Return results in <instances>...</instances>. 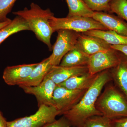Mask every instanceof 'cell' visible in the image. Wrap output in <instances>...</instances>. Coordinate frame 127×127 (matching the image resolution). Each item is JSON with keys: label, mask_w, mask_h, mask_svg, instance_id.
I'll return each mask as SVG.
<instances>
[{"label": "cell", "mask_w": 127, "mask_h": 127, "mask_svg": "<svg viewBox=\"0 0 127 127\" xmlns=\"http://www.w3.org/2000/svg\"><path fill=\"white\" fill-rule=\"evenodd\" d=\"M112 81L109 69L97 74L93 83L77 104L63 114L69 122L71 127H84L89 118L102 116L95 107L98 98L105 85Z\"/></svg>", "instance_id": "cell-1"}, {"label": "cell", "mask_w": 127, "mask_h": 127, "mask_svg": "<svg viewBox=\"0 0 127 127\" xmlns=\"http://www.w3.org/2000/svg\"><path fill=\"white\" fill-rule=\"evenodd\" d=\"M13 14L21 17L27 22L30 31L34 32L37 39L47 46L50 51L52 50L51 42L53 31L49 20L54 14L50 9L43 10L38 5L32 2L30 9L25 7L22 10L14 12Z\"/></svg>", "instance_id": "cell-2"}, {"label": "cell", "mask_w": 127, "mask_h": 127, "mask_svg": "<svg viewBox=\"0 0 127 127\" xmlns=\"http://www.w3.org/2000/svg\"><path fill=\"white\" fill-rule=\"evenodd\" d=\"M111 82L105 85L98 98L96 108L102 116L111 119L127 117V98Z\"/></svg>", "instance_id": "cell-3"}, {"label": "cell", "mask_w": 127, "mask_h": 127, "mask_svg": "<svg viewBox=\"0 0 127 127\" xmlns=\"http://www.w3.org/2000/svg\"><path fill=\"white\" fill-rule=\"evenodd\" d=\"M49 22L53 32L59 30H71L83 33L92 30H108L100 23L92 17L82 16L67 17L64 18L51 17Z\"/></svg>", "instance_id": "cell-4"}, {"label": "cell", "mask_w": 127, "mask_h": 127, "mask_svg": "<svg viewBox=\"0 0 127 127\" xmlns=\"http://www.w3.org/2000/svg\"><path fill=\"white\" fill-rule=\"evenodd\" d=\"M34 114L7 122V127H42L54 122L59 111L53 106L41 105Z\"/></svg>", "instance_id": "cell-5"}, {"label": "cell", "mask_w": 127, "mask_h": 127, "mask_svg": "<svg viewBox=\"0 0 127 127\" xmlns=\"http://www.w3.org/2000/svg\"><path fill=\"white\" fill-rule=\"evenodd\" d=\"M56 41L50 56V62L53 66L59 65L64 56L75 46L80 32L67 30L58 31Z\"/></svg>", "instance_id": "cell-6"}, {"label": "cell", "mask_w": 127, "mask_h": 127, "mask_svg": "<svg viewBox=\"0 0 127 127\" xmlns=\"http://www.w3.org/2000/svg\"><path fill=\"white\" fill-rule=\"evenodd\" d=\"M87 90H72L57 85L53 94V106L60 115L70 110L81 99Z\"/></svg>", "instance_id": "cell-7"}, {"label": "cell", "mask_w": 127, "mask_h": 127, "mask_svg": "<svg viewBox=\"0 0 127 127\" xmlns=\"http://www.w3.org/2000/svg\"><path fill=\"white\" fill-rule=\"evenodd\" d=\"M119 52L111 48L91 55L87 66L89 73L95 75L114 67L118 63Z\"/></svg>", "instance_id": "cell-8"}, {"label": "cell", "mask_w": 127, "mask_h": 127, "mask_svg": "<svg viewBox=\"0 0 127 127\" xmlns=\"http://www.w3.org/2000/svg\"><path fill=\"white\" fill-rule=\"evenodd\" d=\"M57 84L51 79L45 77L38 86L34 87L19 86L26 93L34 95L38 102V106L41 105L53 106V94Z\"/></svg>", "instance_id": "cell-9"}, {"label": "cell", "mask_w": 127, "mask_h": 127, "mask_svg": "<svg viewBox=\"0 0 127 127\" xmlns=\"http://www.w3.org/2000/svg\"><path fill=\"white\" fill-rule=\"evenodd\" d=\"M38 64L7 66L3 72L2 78L9 86H18L29 76Z\"/></svg>", "instance_id": "cell-10"}, {"label": "cell", "mask_w": 127, "mask_h": 127, "mask_svg": "<svg viewBox=\"0 0 127 127\" xmlns=\"http://www.w3.org/2000/svg\"><path fill=\"white\" fill-rule=\"evenodd\" d=\"M88 72L87 65L72 67L53 66L45 77L51 79L57 85H58L70 78L84 75Z\"/></svg>", "instance_id": "cell-11"}, {"label": "cell", "mask_w": 127, "mask_h": 127, "mask_svg": "<svg viewBox=\"0 0 127 127\" xmlns=\"http://www.w3.org/2000/svg\"><path fill=\"white\" fill-rule=\"evenodd\" d=\"M76 45L89 56L111 48V45L103 39L83 33H79Z\"/></svg>", "instance_id": "cell-12"}, {"label": "cell", "mask_w": 127, "mask_h": 127, "mask_svg": "<svg viewBox=\"0 0 127 127\" xmlns=\"http://www.w3.org/2000/svg\"><path fill=\"white\" fill-rule=\"evenodd\" d=\"M93 18L108 30L127 36V22L118 16L103 12H94Z\"/></svg>", "instance_id": "cell-13"}, {"label": "cell", "mask_w": 127, "mask_h": 127, "mask_svg": "<svg viewBox=\"0 0 127 127\" xmlns=\"http://www.w3.org/2000/svg\"><path fill=\"white\" fill-rule=\"evenodd\" d=\"M109 70L113 84L127 98V56L119 52L118 64Z\"/></svg>", "instance_id": "cell-14"}, {"label": "cell", "mask_w": 127, "mask_h": 127, "mask_svg": "<svg viewBox=\"0 0 127 127\" xmlns=\"http://www.w3.org/2000/svg\"><path fill=\"white\" fill-rule=\"evenodd\" d=\"M52 65L50 57L39 63L33 69L29 76L19 84V86L34 87L39 85L43 81Z\"/></svg>", "instance_id": "cell-15"}, {"label": "cell", "mask_w": 127, "mask_h": 127, "mask_svg": "<svg viewBox=\"0 0 127 127\" xmlns=\"http://www.w3.org/2000/svg\"><path fill=\"white\" fill-rule=\"evenodd\" d=\"M90 56L76 45L62 59L59 65L66 67L87 65Z\"/></svg>", "instance_id": "cell-16"}, {"label": "cell", "mask_w": 127, "mask_h": 127, "mask_svg": "<svg viewBox=\"0 0 127 127\" xmlns=\"http://www.w3.org/2000/svg\"><path fill=\"white\" fill-rule=\"evenodd\" d=\"M96 75H92L88 72L70 78L58 85L69 89L87 90L93 83Z\"/></svg>", "instance_id": "cell-17"}, {"label": "cell", "mask_w": 127, "mask_h": 127, "mask_svg": "<svg viewBox=\"0 0 127 127\" xmlns=\"http://www.w3.org/2000/svg\"><path fill=\"white\" fill-rule=\"evenodd\" d=\"M89 35L97 37L110 45H127V36L123 35L111 30H92L83 32Z\"/></svg>", "instance_id": "cell-18"}, {"label": "cell", "mask_w": 127, "mask_h": 127, "mask_svg": "<svg viewBox=\"0 0 127 127\" xmlns=\"http://www.w3.org/2000/svg\"><path fill=\"white\" fill-rule=\"evenodd\" d=\"M27 30L30 31L27 22L21 17L17 16L10 23L0 30V45L12 34Z\"/></svg>", "instance_id": "cell-19"}, {"label": "cell", "mask_w": 127, "mask_h": 127, "mask_svg": "<svg viewBox=\"0 0 127 127\" xmlns=\"http://www.w3.org/2000/svg\"><path fill=\"white\" fill-rule=\"evenodd\" d=\"M66 1L69 10L67 17L93 18L94 12L89 8L83 0H66Z\"/></svg>", "instance_id": "cell-20"}, {"label": "cell", "mask_w": 127, "mask_h": 127, "mask_svg": "<svg viewBox=\"0 0 127 127\" xmlns=\"http://www.w3.org/2000/svg\"><path fill=\"white\" fill-rule=\"evenodd\" d=\"M109 6V13H115L127 22V0H111Z\"/></svg>", "instance_id": "cell-21"}, {"label": "cell", "mask_w": 127, "mask_h": 127, "mask_svg": "<svg viewBox=\"0 0 127 127\" xmlns=\"http://www.w3.org/2000/svg\"><path fill=\"white\" fill-rule=\"evenodd\" d=\"M111 0H83L89 8L94 12L109 13Z\"/></svg>", "instance_id": "cell-22"}, {"label": "cell", "mask_w": 127, "mask_h": 127, "mask_svg": "<svg viewBox=\"0 0 127 127\" xmlns=\"http://www.w3.org/2000/svg\"><path fill=\"white\" fill-rule=\"evenodd\" d=\"M84 127H112L111 119L103 116H93L86 121Z\"/></svg>", "instance_id": "cell-23"}, {"label": "cell", "mask_w": 127, "mask_h": 127, "mask_svg": "<svg viewBox=\"0 0 127 127\" xmlns=\"http://www.w3.org/2000/svg\"><path fill=\"white\" fill-rule=\"evenodd\" d=\"M16 0H0V23L10 20L7 17Z\"/></svg>", "instance_id": "cell-24"}, {"label": "cell", "mask_w": 127, "mask_h": 127, "mask_svg": "<svg viewBox=\"0 0 127 127\" xmlns=\"http://www.w3.org/2000/svg\"><path fill=\"white\" fill-rule=\"evenodd\" d=\"M71 126L68 120L63 116L58 120L48 124L42 127H70Z\"/></svg>", "instance_id": "cell-25"}, {"label": "cell", "mask_w": 127, "mask_h": 127, "mask_svg": "<svg viewBox=\"0 0 127 127\" xmlns=\"http://www.w3.org/2000/svg\"><path fill=\"white\" fill-rule=\"evenodd\" d=\"M112 127H127V117L111 119Z\"/></svg>", "instance_id": "cell-26"}, {"label": "cell", "mask_w": 127, "mask_h": 127, "mask_svg": "<svg viewBox=\"0 0 127 127\" xmlns=\"http://www.w3.org/2000/svg\"><path fill=\"white\" fill-rule=\"evenodd\" d=\"M111 48L122 53L127 56V45H111Z\"/></svg>", "instance_id": "cell-27"}, {"label": "cell", "mask_w": 127, "mask_h": 127, "mask_svg": "<svg viewBox=\"0 0 127 127\" xmlns=\"http://www.w3.org/2000/svg\"><path fill=\"white\" fill-rule=\"evenodd\" d=\"M0 127H7V122L0 111Z\"/></svg>", "instance_id": "cell-28"}, {"label": "cell", "mask_w": 127, "mask_h": 127, "mask_svg": "<svg viewBox=\"0 0 127 127\" xmlns=\"http://www.w3.org/2000/svg\"><path fill=\"white\" fill-rule=\"evenodd\" d=\"M11 21L12 20L10 19L9 20L6 21L4 22H0V30L2 28L4 27L6 25H8L9 23H10Z\"/></svg>", "instance_id": "cell-29"}]
</instances>
